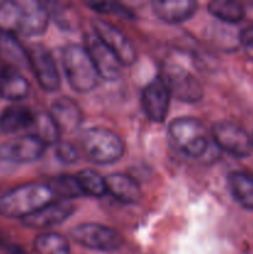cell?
<instances>
[{"label": "cell", "mask_w": 253, "mask_h": 254, "mask_svg": "<svg viewBox=\"0 0 253 254\" xmlns=\"http://www.w3.org/2000/svg\"><path fill=\"white\" fill-rule=\"evenodd\" d=\"M54 197L47 184L30 183L11 189L0 198V215L7 218H21L32 215Z\"/></svg>", "instance_id": "cell-1"}, {"label": "cell", "mask_w": 253, "mask_h": 254, "mask_svg": "<svg viewBox=\"0 0 253 254\" xmlns=\"http://www.w3.org/2000/svg\"><path fill=\"white\" fill-rule=\"evenodd\" d=\"M62 66L69 87L77 93H89L98 84L99 76L83 45H67L62 51Z\"/></svg>", "instance_id": "cell-2"}, {"label": "cell", "mask_w": 253, "mask_h": 254, "mask_svg": "<svg viewBox=\"0 0 253 254\" xmlns=\"http://www.w3.org/2000/svg\"><path fill=\"white\" fill-rule=\"evenodd\" d=\"M81 144L88 160L97 165H111L117 163L126 153L124 141L111 129H88L82 135Z\"/></svg>", "instance_id": "cell-3"}, {"label": "cell", "mask_w": 253, "mask_h": 254, "mask_svg": "<svg viewBox=\"0 0 253 254\" xmlns=\"http://www.w3.org/2000/svg\"><path fill=\"white\" fill-rule=\"evenodd\" d=\"M169 135L178 149L191 158H200L208 148V131L202 122L193 117H181L169 124Z\"/></svg>", "instance_id": "cell-4"}, {"label": "cell", "mask_w": 253, "mask_h": 254, "mask_svg": "<svg viewBox=\"0 0 253 254\" xmlns=\"http://www.w3.org/2000/svg\"><path fill=\"white\" fill-rule=\"evenodd\" d=\"M69 237L82 247L99 252H114L123 247V236L101 223H81L69 232Z\"/></svg>", "instance_id": "cell-5"}, {"label": "cell", "mask_w": 253, "mask_h": 254, "mask_svg": "<svg viewBox=\"0 0 253 254\" xmlns=\"http://www.w3.org/2000/svg\"><path fill=\"white\" fill-rule=\"evenodd\" d=\"M160 78L165 83L171 97L184 103H196L203 97V88L198 79L185 67L168 64L163 67Z\"/></svg>", "instance_id": "cell-6"}, {"label": "cell", "mask_w": 253, "mask_h": 254, "mask_svg": "<svg viewBox=\"0 0 253 254\" xmlns=\"http://www.w3.org/2000/svg\"><path fill=\"white\" fill-rule=\"evenodd\" d=\"M211 135L221 150L235 158L243 159L252 154L253 140L238 124L228 121L217 122L213 124Z\"/></svg>", "instance_id": "cell-7"}, {"label": "cell", "mask_w": 253, "mask_h": 254, "mask_svg": "<svg viewBox=\"0 0 253 254\" xmlns=\"http://www.w3.org/2000/svg\"><path fill=\"white\" fill-rule=\"evenodd\" d=\"M47 146L34 134L19 135L0 143V163L22 165L40 160Z\"/></svg>", "instance_id": "cell-8"}, {"label": "cell", "mask_w": 253, "mask_h": 254, "mask_svg": "<svg viewBox=\"0 0 253 254\" xmlns=\"http://www.w3.org/2000/svg\"><path fill=\"white\" fill-rule=\"evenodd\" d=\"M92 26L94 34L116 55L122 66H131L136 61V50L133 42L118 27L103 19H94Z\"/></svg>", "instance_id": "cell-9"}, {"label": "cell", "mask_w": 253, "mask_h": 254, "mask_svg": "<svg viewBox=\"0 0 253 254\" xmlns=\"http://www.w3.org/2000/svg\"><path fill=\"white\" fill-rule=\"evenodd\" d=\"M26 51L29 67L34 72L40 87L45 92H56L61 86V79L51 52L40 44L31 45Z\"/></svg>", "instance_id": "cell-10"}, {"label": "cell", "mask_w": 253, "mask_h": 254, "mask_svg": "<svg viewBox=\"0 0 253 254\" xmlns=\"http://www.w3.org/2000/svg\"><path fill=\"white\" fill-rule=\"evenodd\" d=\"M84 47L88 51L99 78L113 82L122 76V64L116 55L99 40L94 32L84 35Z\"/></svg>", "instance_id": "cell-11"}, {"label": "cell", "mask_w": 253, "mask_h": 254, "mask_svg": "<svg viewBox=\"0 0 253 254\" xmlns=\"http://www.w3.org/2000/svg\"><path fill=\"white\" fill-rule=\"evenodd\" d=\"M171 94L160 76L155 77L141 92V108L146 118L154 123L165 122L170 107Z\"/></svg>", "instance_id": "cell-12"}, {"label": "cell", "mask_w": 253, "mask_h": 254, "mask_svg": "<svg viewBox=\"0 0 253 254\" xmlns=\"http://www.w3.org/2000/svg\"><path fill=\"white\" fill-rule=\"evenodd\" d=\"M76 211V206L68 200H57L45 205L32 215L22 220L26 227L31 230H49L61 225Z\"/></svg>", "instance_id": "cell-13"}, {"label": "cell", "mask_w": 253, "mask_h": 254, "mask_svg": "<svg viewBox=\"0 0 253 254\" xmlns=\"http://www.w3.org/2000/svg\"><path fill=\"white\" fill-rule=\"evenodd\" d=\"M19 2L21 9L19 34L24 36H39L44 34L51 17L47 2L37 0H21Z\"/></svg>", "instance_id": "cell-14"}, {"label": "cell", "mask_w": 253, "mask_h": 254, "mask_svg": "<svg viewBox=\"0 0 253 254\" xmlns=\"http://www.w3.org/2000/svg\"><path fill=\"white\" fill-rule=\"evenodd\" d=\"M197 2L191 0H156L151 2L153 14L166 24L188 21L197 11Z\"/></svg>", "instance_id": "cell-15"}, {"label": "cell", "mask_w": 253, "mask_h": 254, "mask_svg": "<svg viewBox=\"0 0 253 254\" xmlns=\"http://www.w3.org/2000/svg\"><path fill=\"white\" fill-rule=\"evenodd\" d=\"M50 116L54 119L60 133H73L83 123L81 108L68 97H60L50 108Z\"/></svg>", "instance_id": "cell-16"}, {"label": "cell", "mask_w": 253, "mask_h": 254, "mask_svg": "<svg viewBox=\"0 0 253 254\" xmlns=\"http://www.w3.org/2000/svg\"><path fill=\"white\" fill-rule=\"evenodd\" d=\"M30 93V83L20 69L5 64L0 69V98L19 102Z\"/></svg>", "instance_id": "cell-17"}, {"label": "cell", "mask_w": 253, "mask_h": 254, "mask_svg": "<svg viewBox=\"0 0 253 254\" xmlns=\"http://www.w3.org/2000/svg\"><path fill=\"white\" fill-rule=\"evenodd\" d=\"M107 193L126 205H134L141 198L140 186L126 174L113 173L106 176Z\"/></svg>", "instance_id": "cell-18"}, {"label": "cell", "mask_w": 253, "mask_h": 254, "mask_svg": "<svg viewBox=\"0 0 253 254\" xmlns=\"http://www.w3.org/2000/svg\"><path fill=\"white\" fill-rule=\"evenodd\" d=\"M35 116L29 108L22 106H11L0 114V130L5 134H16L34 127Z\"/></svg>", "instance_id": "cell-19"}, {"label": "cell", "mask_w": 253, "mask_h": 254, "mask_svg": "<svg viewBox=\"0 0 253 254\" xmlns=\"http://www.w3.org/2000/svg\"><path fill=\"white\" fill-rule=\"evenodd\" d=\"M228 189L236 202L253 211V178L243 171H233L227 178Z\"/></svg>", "instance_id": "cell-20"}, {"label": "cell", "mask_w": 253, "mask_h": 254, "mask_svg": "<svg viewBox=\"0 0 253 254\" xmlns=\"http://www.w3.org/2000/svg\"><path fill=\"white\" fill-rule=\"evenodd\" d=\"M208 12L226 24H237L246 16V9L240 1L235 0H213L207 5Z\"/></svg>", "instance_id": "cell-21"}, {"label": "cell", "mask_w": 253, "mask_h": 254, "mask_svg": "<svg viewBox=\"0 0 253 254\" xmlns=\"http://www.w3.org/2000/svg\"><path fill=\"white\" fill-rule=\"evenodd\" d=\"M36 254H69L71 247L64 236L55 232H44L34 241Z\"/></svg>", "instance_id": "cell-22"}, {"label": "cell", "mask_w": 253, "mask_h": 254, "mask_svg": "<svg viewBox=\"0 0 253 254\" xmlns=\"http://www.w3.org/2000/svg\"><path fill=\"white\" fill-rule=\"evenodd\" d=\"M0 51L9 60L7 66H12L17 69L19 67L29 66L27 51L15 39V35L0 32Z\"/></svg>", "instance_id": "cell-23"}, {"label": "cell", "mask_w": 253, "mask_h": 254, "mask_svg": "<svg viewBox=\"0 0 253 254\" xmlns=\"http://www.w3.org/2000/svg\"><path fill=\"white\" fill-rule=\"evenodd\" d=\"M76 179L84 196L102 197L107 193L106 178H103L97 171L91 170V169H84L77 174Z\"/></svg>", "instance_id": "cell-24"}, {"label": "cell", "mask_w": 253, "mask_h": 254, "mask_svg": "<svg viewBox=\"0 0 253 254\" xmlns=\"http://www.w3.org/2000/svg\"><path fill=\"white\" fill-rule=\"evenodd\" d=\"M32 128H35V133L32 134L36 135L46 146L56 145L60 141V130L49 112L36 114Z\"/></svg>", "instance_id": "cell-25"}, {"label": "cell", "mask_w": 253, "mask_h": 254, "mask_svg": "<svg viewBox=\"0 0 253 254\" xmlns=\"http://www.w3.org/2000/svg\"><path fill=\"white\" fill-rule=\"evenodd\" d=\"M20 9L19 1L0 2V32L9 35L19 34L20 29Z\"/></svg>", "instance_id": "cell-26"}, {"label": "cell", "mask_w": 253, "mask_h": 254, "mask_svg": "<svg viewBox=\"0 0 253 254\" xmlns=\"http://www.w3.org/2000/svg\"><path fill=\"white\" fill-rule=\"evenodd\" d=\"M51 189L52 193L57 195L60 200H68L84 196L82 192L79 184L77 181L76 175H60L52 179L50 184H47Z\"/></svg>", "instance_id": "cell-27"}, {"label": "cell", "mask_w": 253, "mask_h": 254, "mask_svg": "<svg viewBox=\"0 0 253 254\" xmlns=\"http://www.w3.org/2000/svg\"><path fill=\"white\" fill-rule=\"evenodd\" d=\"M50 14L57 26L63 31H76L79 27L81 20L74 7L68 4H51Z\"/></svg>", "instance_id": "cell-28"}, {"label": "cell", "mask_w": 253, "mask_h": 254, "mask_svg": "<svg viewBox=\"0 0 253 254\" xmlns=\"http://www.w3.org/2000/svg\"><path fill=\"white\" fill-rule=\"evenodd\" d=\"M55 155L57 160L66 165H72L78 161V150L69 141H59L55 145Z\"/></svg>", "instance_id": "cell-29"}, {"label": "cell", "mask_w": 253, "mask_h": 254, "mask_svg": "<svg viewBox=\"0 0 253 254\" xmlns=\"http://www.w3.org/2000/svg\"><path fill=\"white\" fill-rule=\"evenodd\" d=\"M89 7H91L93 11L101 12V14H107V15H128V9L124 7L123 5L119 4V2H113V1H92L87 2Z\"/></svg>", "instance_id": "cell-30"}, {"label": "cell", "mask_w": 253, "mask_h": 254, "mask_svg": "<svg viewBox=\"0 0 253 254\" xmlns=\"http://www.w3.org/2000/svg\"><path fill=\"white\" fill-rule=\"evenodd\" d=\"M240 41L245 49L246 55L253 60V26L247 27L240 34Z\"/></svg>", "instance_id": "cell-31"}]
</instances>
